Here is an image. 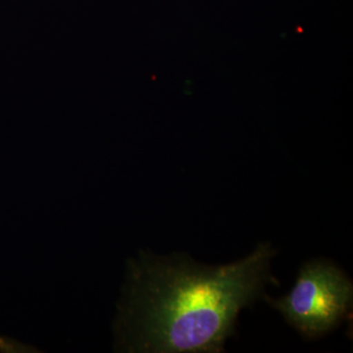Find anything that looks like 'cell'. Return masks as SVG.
I'll return each mask as SVG.
<instances>
[{
	"label": "cell",
	"mask_w": 353,
	"mask_h": 353,
	"mask_svg": "<svg viewBox=\"0 0 353 353\" xmlns=\"http://www.w3.org/2000/svg\"><path fill=\"white\" fill-rule=\"evenodd\" d=\"M277 250L260 243L245 259L209 266L185 253L141 252L129 263L118 343L129 352L219 353L243 308L263 299Z\"/></svg>",
	"instance_id": "cell-1"
},
{
	"label": "cell",
	"mask_w": 353,
	"mask_h": 353,
	"mask_svg": "<svg viewBox=\"0 0 353 353\" xmlns=\"http://www.w3.org/2000/svg\"><path fill=\"white\" fill-rule=\"evenodd\" d=\"M263 299L278 310L292 328L307 339L333 331L350 314L353 285L340 267L326 259H314L301 266L289 294Z\"/></svg>",
	"instance_id": "cell-2"
}]
</instances>
